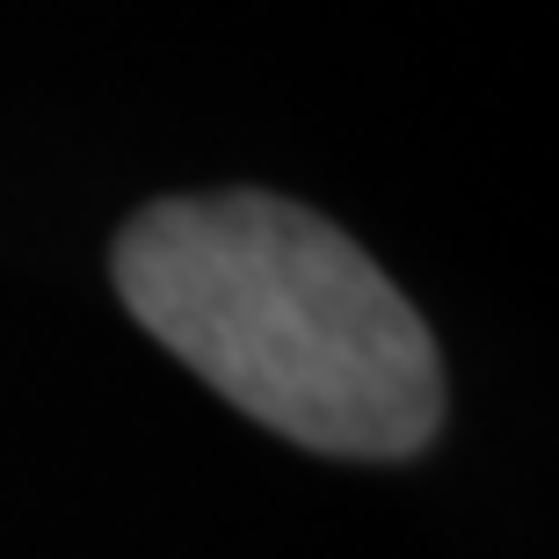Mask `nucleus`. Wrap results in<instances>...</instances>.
Listing matches in <instances>:
<instances>
[{"instance_id":"f257e3e1","label":"nucleus","mask_w":559,"mask_h":559,"mask_svg":"<svg viewBox=\"0 0 559 559\" xmlns=\"http://www.w3.org/2000/svg\"><path fill=\"white\" fill-rule=\"evenodd\" d=\"M117 290L160 349L262 429L328 457H407L443 421L421 312L328 218L262 197H167L117 233Z\"/></svg>"}]
</instances>
